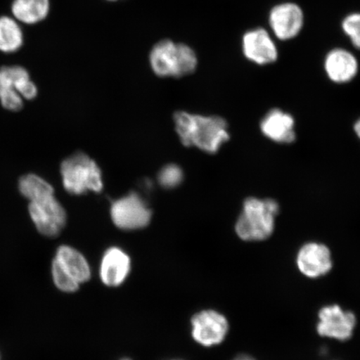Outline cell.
I'll use <instances>...</instances> for the list:
<instances>
[{"mask_svg":"<svg viewBox=\"0 0 360 360\" xmlns=\"http://www.w3.org/2000/svg\"><path fill=\"white\" fill-rule=\"evenodd\" d=\"M21 195L30 201L29 213L40 235L55 238L60 235L67 222V214L55 196L51 184L38 175L30 174L19 182Z\"/></svg>","mask_w":360,"mask_h":360,"instance_id":"obj_1","label":"cell"},{"mask_svg":"<svg viewBox=\"0 0 360 360\" xmlns=\"http://www.w3.org/2000/svg\"><path fill=\"white\" fill-rule=\"evenodd\" d=\"M174 119L175 129L184 146H195L210 154H215L231 138L228 124L221 117L178 112Z\"/></svg>","mask_w":360,"mask_h":360,"instance_id":"obj_2","label":"cell"},{"mask_svg":"<svg viewBox=\"0 0 360 360\" xmlns=\"http://www.w3.org/2000/svg\"><path fill=\"white\" fill-rule=\"evenodd\" d=\"M280 205L272 199L247 198L236 224L238 237L245 241H261L272 235Z\"/></svg>","mask_w":360,"mask_h":360,"instance_id":"obj_3","label":"cell"},{"mask_svg":"<svg viewBox=\"0 0 360 360\" xmlns=\"http://www.w3.org/2000/svg\"><path fill=\"white\" fill-rule=\"evenodd\" d=\"M150 62L152 70L160 77H182L195 70L198 58L188 45L165 39L153 48Z\"/></svg>","mask_w":360,"mask_h":360,"instance_id":"obj_4","label":"cell"},{"mask_svg":"<svg viewBox=\"0 0 360 360\" xmlns=\"http://www.w3.org/2000/svg\"><path fill=\"white\" fill-rule=\"evenodd\" d=\"M60 171L63 186L71 195H84L88 191L98 193L103 190L101 169L84 153H76L67 158L62 162Z\"/></svg>","mask_w":360,"mask_h":360,"instance_id":"obj_5","label":"cell"},{"mask_svg":"<svg viewBox=\"0 0 360 360\" xmlns=\"http://www.w3.org/2000/svg\"><path fill=\"white\" fill-rule=\"evenodd\" d=\"M38 89L30 79L28 71L21 66L0 69V102L4 109L20 111L25 100H34Z\"/></svg>","mask_w":360,"mask_h":360,"instance_id":"obj_6","label":"cell"},{"mask_svg":"<svg viewBox=\"0 0 360 360\" xmlns=\"http://www.w3.org/2000/svg\"><path fill=\"white\" fill-rule=\"evenodd\" d=\"M110 215L116 227L123 231H137L150 223L152 211L141 196L131 193L112 202Z\"/></svg>","mask_w":360,"mask_h":360,"instance_id":"obj_7","label":"cell"},{"mask_svg":"<svg viewBox=\"0 0 360 360\" xmlns=\"http://www.w3.org/2000/svg\"><path fill=\"white\" fill-rule=\"evenodd\" d=\"M228 331L227 319L215 310H202L191 319L193 339L205 347L221 344Z\"/></svg>","mask_w":360,"mask_h":360,"instance_id":"obj_8","label":"cell"},{"mask_svg":"<svg viewBox=\"0 0 360 360\" xmlns=\"http://www.w3.org/2000/svg\"><path fill=\"white\" fill-rule=\"evenodd\" d=\"M304 16L302 8L295 3H283L269 12V24L278 39L286 41L295 39L303 29Z\"/></svg>","mask_w":360,"mask_h":360,"instance_id":"obj_9","label":"cell"},{"mask_svg":"<svg viewBox=\"0 0 360 360\" xmlns=\"http://www.w3.org/2000/svg\"><path fill=\"white\" fill-rule=\"evenodd\" d=\"M317 330L321 336L338 340H347L353 335L356 319L354 314L344 311L340 306L330 305L323 308L319 314Z\"/></svg>","mask_w":360,"mask_h":360,"instance_id":"obj_10","label":"cell"},{"mask_svg":"<svg viewBox=\"0 0 360 360\" xmlns=\"http://www.w3.org/2000/svg\"><path fill=\"white\" fill-rule=\"evenodd\" d=\"M242 49L247 60L258 65H271L278 60L276 44L263 28L247 31L243 36Z\"/></svg>","mask_w":360,"mask_h":360,"instance_id":"obj_11","label":"cell"},{"mask_svg":"<svg viewBox=\"0 0 360 360\" xmlns=\"http://www.w3.org/2000/svg\"><path fill=\"white\" fill-rule=\"evenodd\" d=\"M131 270V259L120 247L112 246L103 253L100 266V277L103 285L119 287L127 280Z\"/></svg>","mask_w":360,"mask_h":360,"instance_id":"obj_12","label":"cell"},{"mask_svg":"<svg viewBox=\"0 0 360 360\" xmlns=\"http://www.w3.org/2000/svg\"><path fill=\"white\" fill-rule=\"evenodd\" d=\"M52 264L78 285L86 283L91 278V269L86 258L74 247L60 245L58 248Z\"/></svg>","mask_w":360,"mask_h":360,"instance_id":"obj_13","label":"cell"},{"mask_svg":"<svg viewBox=\"0 0 360 360\" xmlns=\"http://www.w3.org/2000/svg\"><path fill=\"white\" fill-rule=\"evenodd\" d=\"M261 132L274 142L288 145L295 141V120L280 109L269 111L260 122Z\"/></svg>","mask_w":360,"mask_h":360,"instance_id":"obj_14","label":"cell"},{"mask_svg":"<svg viewBox=\"0 0 360 360\" xmlns=\"http://www.w3.org/2000/svg\"><path fill=\"white\" fill-rule=\"evenodd\" d=\"M328 78L339 84H347L358 75L359 63L352 53L337 48L327 53L323 63Z\"/></svg>","mask_w":360,"mask_h":360,"instance_id":"obj_15","label":"cell"},{"mask_svg":"<svg viewBox=\"0 0 360 360\" xmlns=\"http://www.w3.org/2000/svg\"><path fill=\"white\" fill-rule=\"evenodd\" d=\"M297 264L301 273L306 276H322L332 268L330 252L326 245L309 243L301 248L297 257Z\"/></svg>","mask_w":360,"mask_h":360,"instance_id":"obj_16","label":"cell"},{"mask_svg":"<svg viewBox=\"0 0 360 360\" xmlns=\"http://www.w3.org/2000/svg\"><path fill=\"white\" fill-rule=\"evenodd\" d=\"M49 8V0H13L11 10L16 20L34 25L47 17Z\"/></svg>","mask_w":360,"mask_h":360,"instance_id":"obj_17","label":"cell"},{"mask_svg":"<svg viewBox=\"0 0 360 360\" xmlns=\"http://www.w3.org/2000/svg\"><path fill=\"white\" fill-rule=\"evenodd\" d=\"M24 42L22 30L15 19L11 17H0V51L15 53L22 47Z\"/></svg>","mask_w":360,"mask_h":360,"instance_id":"obj_18","label":"cell"},{"mask_svg":"<svg viewBox=\"0 0 360 360\" xmlns=\"http://www.w3.org/2000/svg\"><path fill=\"white\" fill-rule=\"evenodd\" d=\"M184 173L181 168L176 165L165 166L158 174V181L162 187L173 188L179 186L183 181Z\"/></svg>","mask_w":360,"mask_h":360,"instance_id":"obj_19","label":"cell"},{"mask_svg":"<svg viewBox=\"0 0 360 360\" xmlns=\"http://www.w3.org/2000/svg\"><path fill=\"white\" fill-rule=\"evenodd\" d=\"M342 30L354 46L360 51V13H353L342 21Z\"/></svg>","mask_w":360,"mask_h":360,"instance_id":"obj_20","label":"cell"},{"mask_svg":"<svg viewBox=\"0 0 360 360\" xmlns=\"http://www.w3.org/2000/svg\"><path fill=\"white\" fill-rule=\"evenodd\" d=\"M51 274L53 281L58 290L65 292H75L79 290L80 285L77 283L71 281L56 265L52 264Z\"/></svg>","mask_w":360,"mask_h":360,"instance_id":"obj_21","label":"cell"},{"mask_svg":"<svg viewBox=\"0 0 360 360\" xmlns=\"http://www.w3.org/2000/svg\"><path fill=\"white\" fill-rule=\"evenodd\" d=\"M354 130L355 134L357 135L358 138L360 139V119H359L354 124Z\"/></svg>","mask_w":360,"mask_h":360,"instance_id":"obj_22","label":"cell"},{"mask_svg":"<svg viewBox=\"0 0 360 360\" xmlns=\"http://www.w3.org/2000/svg\"><path fill=\"white\" fill-rule=\"evenodd\" d=\"M233 360H255V359L254 358L249 356V355L242 354V355H238V356L236 357Z\"/></svg>","mask_w":360,"mask_h":360,"instance_id":"obj_23","label":"cell"},{"mask_svg":"<svg viewBox=\"0 0 360 360\" xmlns=\"http://www.w3.org/2000/svg\"><path fill=\"white\" fill-rule=\"evenodd\" d=\"M120 360H131V359H129L125 358V359H120Z\"/></svg>","mask_w":360,"mask_h":360,"instance_id":"obj_24","label":"cell"},{"mask_svg":"<svg viewBox=\"0 0 360 360\" xmlns=\"http://www.w3.org/2000/svg\"><path fill=\"white\" fill-rule=\"evenodd\" d=\"M109 1H118V0H109Z\"/></svg>","mask_w":360,"mask_h":360,"instance_id":"obj_25","label":"cell"},{"mask_svg":"<svg viewBox=\"0 0 360 360\" xmlns=\"http://www.w3.org/2000/svg\"><path fill=\"white\" fill-rule=\"evenodd\" d=\"M174 360H177V359H174Z\"/></svg>","mask_w":360,"mask_h":360,"instance_id":"obj_26","label":"cell"},{"mask_svg":"<svg viewBox=\"0 0 360 360\" xmlns=\"http://www.w3.org/2000/svg\"></svg>","mask_w":360,"mask_h":360,"instance_id":"obj_27","label":"cell"}]
</instances>
